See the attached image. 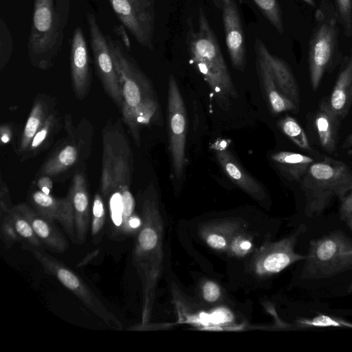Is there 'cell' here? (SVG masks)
I'll list each match as a JSON object with an SVG mask.
<instances>
[{"label":"cell","instance_id":"obj_20","mask_svg":"<svg viewBox=\"0 0 352 352\" xmlns=\"http://www.w3.org/2000/svg\"><path fill=\"white\" fill-rule=\"evenodd\" d=\"M254 49L256 54L261 56L268 65L281 92L298 108L300 101L299 88L290 67L283 60L271 54L258 38L254 41Z\"/></svg>","mask_w":352,"mask_h":352},{"label":"cell","instance_id":"obj_41","mask_svg":"<svg viewBox=\"0 0 352 352\" xmlns=\"http://www.w3.org/2000/svg\"><path fill=\"white\" fill-rule=\"evenodd\" d=\"M1 144H8L13 136V127L11 124L3 123L0 126Z\"/></svg>","mask_w":352,"mask_h":352},{"label":"cell","instance_id":"obj_3","mask_svg":"<svg viewBox=\"0 0 352 352\" xmlns=\"http://www.w3.org/2000/svg\"><path fill=\"white\" fill-rule=\"evenodd\" d=\"M187 24L186 43L190 62L209 85L220 107L227 110L231 99L236 98L238 94L218 40L201 8L199 9L197 29L195 30L191 18Z\"/></svg>","mask_w":352,"mask_h":352},{"label":"cell","instance_id":"obj_24","mask_svg":"<svg viewBox=\"0 0 352 352\" xmlns=\"http://www.w3.org/2000/svg\"><path fill=\"white\" fill-rule=\"evenodd\" d=\"M246 226L238 219L212 221L201 224L199 234L210 248L218 252H227L234 236Z\"/></svg>","mask_w":352,"mask_h":352},{"label":"cell","instance_id":"obj_37","mask_svg":"<svg viewBox=\"0 0 352 352\" xmlns=\"http://www.w3.org/2000/svg\"><path fill=\"white\" fill-rule=\"evenodd\" d=\"M13 206L11 201L10 194L7 184L4 182L2 175L0 177V217L8 214Z\"/></svg>","mask_w":352,"mask_h":352},{"label":"cell","instance_id":"obj_23","mask_svg":"<svg viewBox=\"0 0 352 352\" xmlns=\"http://www.w3.org/2000/svg\"><path fill=\"white\" fill-rule=\"evenodd\" d=\"M324 100L340 120L346 116L352 104V50L343 58L333 90Z\"/></svg>","mask_w":352,"mask_h":352},{"label":"cell","instance_id":"obj_12","mask_svg":"<svg viewBox=\"0 0 352 352\" xmlns=\"http://www.w3.org/2000/svg\"><path fill=\"white\" fill-rule=\"evenodd\" d=\"M305 231L301 226L295 232L279 241L265 243L254 254L251 270L260 276L279 273L293 263L304 260L305 255L295 251L298 237Z\"/></svg>","mask_w":352,"mask_h":352},{"label":"cell","instance_id":"obj_28","mask_svg":"<svg viewBox=\"0 0 352 352\" xmlns=\"http://www.w3.org/2000/svg\"><path fill=\"white\" fill-rule=\"evenodd\" d=\"M340 119L329 109L323 100L314 117V125L321 147L333 153L337 148L338 124Z\"/></svg>","mask_w":352,"mask_h":352},{"label":"cell","instance_id":"obj_5","mask_svg":"<svg viewBox=\"0 0 352 352\" xmlns=\"http://www.w3.org/2000/svg\"><path fill=\"white\" fill-rule=\"evenodd\" d=\"M300 183L305 199V215L316 217L335 199L341 201L352 191V170L344 162L326 157L314 162Z\"/></svg>","mask_w":352,"mask_h":352},{"label":"cell","instance_id":"obj_46","mask_svg":"<svg viewBox=\"0 0 352 352\" xmlns=\"http://www.w3.org/2000/svg\"><path fill=\"white\" fill-rule=\"evenodd\" d=\"M348 290H349V292H352V282L349 285Z\"/></svg>","mask_w":352,"mask_h":352},{"label":"cell","instance_id":"obj_1","mask_svg":"<svg viewBox=\"0 0 352 352\" xmlns=\"http://www.w3.org/2000/svg\"><path fill=\"white\" fill-rule=\"evenodd\" d=\"M121 89L122 121L135 144L140 146V132L149 125H161L162 111L153 86L139 67L122 41L107 36Z\"/></svg>","mask_w":352,"mask_h":352},{"label":"cell","instance_id":"obj_31","mask_svg":"<svg viewBox=\"0 0 352 352\" xmlns=\"http://www.w3.org/2000/svg\"><path fill=\"white\" fill-rule=\"evenodd\" d=\"M300 328L340 327L352 329V322L331 316L319 314L313 318H300L296 321Z\"/></svg>","mask_w":352,"mask_h":352},{"label":"cell","instance_id":"obj_34","mask_svg":"<svg viewBox=\"0 0 352 352\" xmlns=\"http://www.w3.org/2000/svg\"><path fill=\"white\" fill-rule=\"evenodd\" d=\"M252 248V237L243 230L234 236L227 252L232 256L243 257L249 254Z\"/></svg>","mask_w":352,"mask_h":352},{"label":"cell","instance_id":"obj_8","mask_svg":"<svg viewBox=\"0 0 352 352\" xmlns=\"http://www.w3.org/2000/svg\"><path fill=\"white\" fill-rule=\"evenodd\" d=\"M315 21L308 52L309 78L314 91L318 89L324 74L339 53V21L333 2L320 3Z\"/></svg>","mask_w":352,"mask_h":352},{"label":"cell","instance_id":"obj_11","mask_svg":"<svg viewBox=\"0 0 352 352\" xmlns=\"http://www.w3.org/2000/svg\"><path fill=\"white\" fill-rule=\"evenodd\" d=\"M167 126L172 167L175 176L180 179L186 164V111L177 82L172 74L168 83Z\"/></svg>","mask_w":352,"mask_h":352},{"label":"cell","instance_id":"obj_6","mask_svg":"<svg viewBox=\"0 0 352 352\" xmlns=\"http://www.w3.org/2000/svg\"><path fill=\"white\" fill-rule=\"evenodd\" d=\"M66 135L60 139L47 155L36 177L48 176L53 181L67 179L85 167L93 145L94 127L86 118L74 126L72 116L63 118Z\"/></svg>","mask_w":352,"mask_h":352},{"label":"cell","instance_id":"obj_43","mask_svg":"<svg viewBox=\"0 0 352 352\" xmlns=\"http://www.w3.org/2000/svg\"><path fill=\"white\" fill-rule=\"evenodd\" d=\"M342 147L344 148L352 147V133L345 139L342 144Z\"/></svg>","mask_w":352,"mask_h":352},{"label":"cell","instance_id":"obj_29","mask_svg":"<svg viewBox=\"0 0 352 352\" xmlns=\"http://www.w3.org/2000/svg\"><path fill=\"white\" fill-rule=\"evenodd\" d=\"M9 214L14 228L21 240L32 246L41 248L43 245L41 242L25 217L14 206Z\"/></svg>","mask_w":352,"mask_h":352},{"label":"cell","instance_id":"obj_40","mask_svg":"<svg viewBox=\"0 0 352 352\" xmlns=\"http://www.w3.org/2000/svg\"><path fill=\"white\" fill-rule=\"evenodd\" d=\"M53 179L48 176L36 177L34 184L46 194H50L53 187Z\"/></svg>","mask_w":352,"mask_h":352},{"label":"cell","instance_id":"obj_25","mask_svg":"<svg viewBox=\"0 0 352 352\" xmlns=\"http://www.w3.org/2000/svg\"><path fill=\"white\" fill-rule=\"evenodd\" d=\"M256 55L258 76L272 111L275 113L298 111L296 105L278 88L265 60L259 55Z\"/></svg>","mask_w":352,"mask_h":352},{"label":"cell","instance_id":"obj_27","mask_svg":"<svg viewBox=\"0 0 352 352\" xmlns=\"http://www.w3.org/2000/svg\"><path fill=\"white\" fill-rule=\"evenodd\" d=\"M271 160L280 173L290 181L300 182L309 166L314 162L310 156L293 151H279Z\"/></svg>","mask_w":352,"mask_h":352},{"label":"cell","instance_id":"obj_42","mask_svg":"<svg viewBox=\"0 0 352 352\" xmlns=\"http://www.w3.org/2000/svg\"><path fill=\"white\" fill-rule=\"evenodd\" d=\"M98 252L97 251H95L94 252V254H91L89 253V254H87L84 258L83 260H82L81 262H80L78 264V267H81L85 264H87L88 262H89L96 255H97V253Z\"/></svg>","mask_w":352,"mask_h":352},{"label":"cell","instance_id":"obj_36","mask_svg":"<svg viewBox=\"0 0 352 352\" xmlns=\"http://www.w3.org/2000/svg\"><path fill=\"white\" fill-rule=\"evenodd\" d=\"M9 213L0 217V236L7 248H10L15 243L22 241L14 228Z\"/></svg>","mask_w":352,"mask_h":352},{"label":"cell","instance_id":"obj_32","mask_svg":"<svg viewBox=\"0 0 352 352\" xmlns=\"http://www.w3.org/2000/svg\"><path fill=\"white\" fill-rule=\"evenodd\" d=\"M273 27L280 33L284 32L281 10L277 0H252Z\"/></svg>","mask_w":352,"mask_h":352},{"label":"cell","instance_id":"obj_10","mask_svg":"<svg viewBox=\"0 0 352 352\" xmlns=\"http://www.w3.org/2000/svg\"><path fill=\"white\" fill-rule=\"evenodd\" d=\"M25 247L32 253L45 272L56 278L107 325L117 330L123 329L121 321L107 309L83 279L73 270L43 250L41 248L29 244Z\"/></svg>","mask_w":352,"mask_h":352},{"label":"cell","instance_id":"obj_16","mask_svg":"<svg viewBox=\"0 0 352 352\" xmlns=\"http://www.w3.org/2000/svg\"><path fill=\"white\" fill-rule=\"evenodd\" d=\"M72 87L76 97L84 99L89 91L91 69L87 42L83 30L77 26L73 32L70 50Z\"/></svg>","mask_w":352,"mask_h":352},{"label":"cell","instance_id":"obj_7","mask_svg":"<svg viewBox=\"0 0 352 352\" xmlns=\"http://www.w3.org/2000/svg\"><path fill=\"white\" fill-rule=\"evenodd\" d=\"M133 157L129 140L120 120L109 122L102 131L100 193L107 198L115 189L130 188Z\"/></svg>","mask_w":352,"mask_h":352},{"label":"cell","instance_id":"obj_17","mask_svg":"<svg viewBox=\"0 0 352 352\" xmlns=\"http://www.w3.org/2000/svg\"><path fill=\"white\" fill-rule=\"evenodd\" d=\"M31 206L45 217L58 221L73 240L76 237L74 213L68 196L56 197L39 190L33 189L29 194Z\"/></svg>","mask_w":352,"mask_h":352},{"label":"cell","instance_id":"obj_22","mask_svg":"<svg viewBox=\"0 0 352 352\" xmlns=\"http://www.w3.org/2000/svg\"><path fill=\"white\" fill-rule=\"evenodd\" d=\"M56 109L54 97L46 94H39L35 97L15 151L19 157L24 153L35 134Z\"/></svg>","mask_w":352,"mask_h":352},{"label":"cell","instance_id":"obj_18","mask_svg":"<svg viewBox=\"0 0 352 352\" xmlns=\"http://www.w3.org/2000/svg\"><path fill=\"white\" fill-rule=\"evenodd\" d=\"M85 168H80L74 173L67 195L74 213L76 241L80 244L85 241L91 216Z\"/></svg>","mask_w":352,"mask_h":352},{"label":"cell","instance_id":"obj_21","mask_svg":"<svg viewBox=\"0 0 352 352\" xmlns=\"http://www.w3.org/2000/svg\"><path fill=\"white\" fill-rule=\"evenodd\" d=\"M14 206L28 220L42 245L60 253L67 249L68 243L54 221L45 217L28 204L20 203Z\"/></svg>","mask_w":352,"mask_h":352},{"label":"cell","instance_id":"obj_30","mask_svg":"<svg viewBox=\"0 0 352 352\" xmlns=\"http://www.w3.org/2000/svg\"><path fill=\"white\" fill-rule=\"evenodd\" d=\"M281 131L299 148L310 151L309 139L300 124L293 117L286 116L279 121Z\"/></svg>","mask_w":352,"mask_h":352},{"label":"cell","instance_id":"obj_38","mask_svg":"<svg viewBox=\"0 0 352 352\" xmlns=\"http://www.w3.org/2000/svg\"><path fill=\"white\" fill-rule=\"evenodd\" d=\"M339 208L340 218L352 231V191L341 201Z\"/></svg>","mask_w":352,"mask_h":352},{"label":"cell","instance_id":"obj_4","mask_svg":"<svg viewBox=\"0 0 352 352\" xmlns=\"http://www.w3.org/2000/svg\"><path fill=\"white\" fill-rule=\"evenodd\" d=\"M69 0H34L28 51L32 65L47 69L59 54L67 26Z\"/></svg>","mask_w":352,"mask_h":352},{"label":"cell","instance_id":"obj_47","mask_svg":"<svg viewBox=\"0 0 352 352\" xmlns=\"http://www.w3.org/2000/svg\"><path fill=\"white\" fill-rule=\"evenodd\" d=\"M351 28H352V27H351ZM351 37H352V30H351Z\"/></svg>","mask_w":352,"mask_h":352},{"label":"cell","instance_id":"obj_26","mask_svg":"<svg viewBox=\"0 0 352 352\" xmlns=\"http://www.w3.org/2000/svg\"><path fill=\"white\" fill-rule=\"evenodd\" d=\"M63 126V118L56 109L34 136L24 153L19 157L20 162L35 157L52 145L56 135Z\"/></svg>","mask_w":352,"mask_h":352},{"label":"cell","instance_id":"obj_45","mask_svg":"<svg viewBox=\"0 0 352 352\" xmlns=\"http://www.w3.org/2000/svg\"><path fill=\"white\" fill-rule=\"evenodd\" d=\"M304 2H305L306 3H307L308 5L311 6H315V2H314V0H302Z\"/></svg>","mask_w":352,"mask_h":352},{"label":"cell","instance_id":"obj_33","mask_svg":"<svg viewBox=\"0 0 352 352\" xmlns=\"http://www.w3.org/2000/svg\"><path fill=\"white\" fill-rule=\"evenodd\" d=\"M106 221V208L100 192H96L91 206V234L96 237L102 232Z\"/></svg>","mask_w":352,"mask_h":352},{"label":"cell","instance_id":"obj_35","mask_svg":"<svg viewBox=\"0 0 352 352\" xmlns=\"http://www.w3.org/2000/svg\"><path fill=\"white\" fill-rule=\"evenodd\" d=\"M336 14L344 32L351 36L352 30V0H334Z\"/></svg>","mask_w":352,"mask_h":352},{"label":"cell","instance_id":"obj_9","mask_svg":"<svg viewBox=\"0 0 352 352\" xmlns=\"http://www.w3.org/2000/svg\"><path fill=\"white\" fill-rule=\"evenodd\" d=\"M302 279L331 278L352 269V240L340 230L310 241Z\"/></svg>","mask_w":352,"mask_h":352},{"label":"cell","instance_id":"obj_14","mask_svg":"<svg viewBox=\"0 0 352 352\" xmlns=\"http://www.w3.org/2000/svg\"><path fill=\"white\" fill-rule=\"evenodd\" d=\"M87 21L97 75L107 95L120 109L121 89L107 36L102 32L93 13L87 14Z\"/></svg>","mask_w":352,"mask_h":352},{"label":"cell","instance_id":"obj_13","mask_svg":"<svg viewBox=\"0 0 352 352\" xmlns=\"http://www.w3.org/2000/svg\"><path fill=\"white\" fill-rule=\"evenodd\" d=\"M122 25L142 46L153 49L155 13L153 0H108Z\"/></svg>","mask_w":352,"mask_h":352},{"label":"cell","instance_id":"obj_39","mask_svg":"<svg viewBox=\"0 0 352 352\" xmlns=\"http://www.w3.org/2000/svg\"><path fill=\"white\" fill-rule=\"evenodd\" d=\"M201 292L204 299L208 302H214L221 296L219 286L214 282L206 280L201 286Z\"/></svg>","mask_w":352,"mask_h":352},{"label":"cell","instance_id":"obj_2","mask_svg":"<svg viewBox=\"0 0 352 352\" xmlns=\"http://www.w3.org/2000/svg\"><path fill=\"white\" fill-rule=\"evenodd\" d=\"M142 225L135 234L133 265L140 279L143 303L142 324L148 323L163 264L164 221L153 189L148 188L142 206Z\"/></svg>","mask_w":352,"mask_h":352},{"label":"cell","instance_id":"obj_19","mask_svg":"<svg viewBox=\"0 0 352 352\" xmlns=\"http://www.w3.org/2000/svg\"><path fill=\"white\" fill-rule=\"evenodd\" d=\"M212 147L222 169L237 186L255 199L261 201L265 198L262 185L240 165L223 140L216 141Z\"/></svg>","mask_w":352,"mask_h":352},{"label":"cell","instance_id":"obj_15","mask_svg":"<svg viewBox=\"0 0 352 352\" xmlns=\"http://www.w3.org/2000/svg\"><path fill=\"white\" fill-rule=\"evenodd\" d=\"M226 45L232 66L243 71L246 63L245 37L235 0H222Z\"/></svg>","mask_w":352,"mask_h":352},{"label":"cell","instance_id":"obj_44","mask_svg":"<svg viewBox=\"0 0 352 352\" xmlns=\"http://www.w3.org/2000/svg\"><path fill=\"white\" fill-rule=\"evenodd\" d=\"M212 1L214 3L216 7H217L219 9H221V7H222V0H212Z\"/></svg>","mask_w":352,"mask_h":352}]
</instances>
